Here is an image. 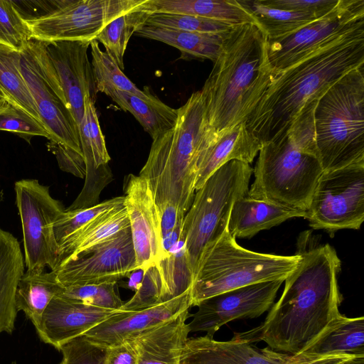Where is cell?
Returning a JSON list of instances; mask_svg holds the SVG:
<instances>
[{
    "label": "cell",
    "mask_w": 364,
    "mask_h": 364,
    "mask_svg": "<svg viewBox=\"0 0 364 364\" xmlns=\"http://www.w3.org/2000/svg\"><path fill=\"white\" fill-rule=\"evenodd\" d=\"M299 259L284 282L279 300L258 326L235 334L250 343L264 341L271 349L299 355L328 323L341 314L338 285L341 262L329 244L301 247Z\"/></svg>",
    "instance_id": "cell-1"
},
{
    "label": "cell",
    "mask_w": 364,
    "mask_h": 364,
    "mask_svg": "<svg viewBox=\"0 0 364 364\" xmlns=\"http://www.w3.org/2000/svg\"><path fill=\"white\" fill-rule=\"evenodd\" d=\"M364 65V25L275 76L246 126L261 144L285 135L303 107Z\"/></svg>",
    "instance_id": "cell-2"
},
{
    "label": "cell",
    "mask_w": 364,
    "mask_h": 364,
    "mask_svg": "<svg viewBox=\"0 0 364 364\" xmlns=\"http://www.w3.org/2000/svg\"><path fill=\"white\" fill-rule=\"evenodd\" d=\"M274 77L264 33L254 24L232 26L200 90L212 133L246 122Z\"/></svg>",
    "instance_id": "cell-3"
},
{
    "label": "cell",
    "mask_w": 364,
    "mask_h": 364,
    "mask_svg": "<svg viewBox=\"0 0 364 364\" xmlns=\"http://www.w3.org/2000/svg\"><path fill=\"white\" fill-rule=\"evenodd\" d=\"M177 109L173 126L153 139L139 176L148 181L157 205L169 202L186 214L200 163L215 135L208 126L200 90Z\"/></svg>",
    "instance_id": "cell-4"
},
{
    "label": "cell",
    "mask_w": 364,
    "mask_h": 364,
    "mask_svg": "<svg viewBox=\"0 0 364 364\" xmlns=\"http://www.w3.org/2000/svg\"><path fill=\"white\" fill-rule=\"evenodd\" d=\"M314 122L323 172L364 162V65L344 75L321 95Z\"/></svg>",
    "instance_id": "cell-5"
},
{
    "label": "cell",
    "mask_w": 364,
    "mask_h": 364,
    "mask_svg": "<svg viewBox=\"0 0 364 364\" xmlns=\"http://www.w3.org/2000/svg\"><path fill=\"white\" fill-rule=\"evenodd\" d=\"M299 255L260 253L239 245L228 227L202 251L193 274L191 305L242 287L284 280L294 269Z\"/></svg>",
    "instance_id": "cell-6"
},
{
    "label": "cell",
    "mask_w": 364,
    "mask_h": 364,
    "mask_svg": "<svg viewBox=\"0 0 364 364\" xmlns=\"http://www.w3.org/2000/svg\"><path fill=\"white\" fill-rule=\"evenodd\" d=\"M248 196L306 211L323 173L318 157L299 148L287 133L262 144Z\"/></svg>",
    "instance_id": "cell-7"
},
{
    "label": "cell",
    "mask_w": 364,
    "mask_h": 364,
    "mask_svg": "<svg viewBox=\"0 0 364 364\" xmlns=\"http://www.w3.org/2000/svg\"><path fill=\"white\" fill-rule=\"evenodd\" d=\"M252 173L250 164L230 161L217 169L195 192L180 237L193 277L205 245L228 227L234 203L247 195Z\"/></svg>",
    "instance_id": "cell-8"
},
{
    "label": "cell",
    "mask_w": 364,
    "mask_h": 364,
    "mask_svg": "<svg viewBox=\"0 0 364 364\" xmlns=\"http://www.w3.org/2000/svg\"><path fill=\"white\" fill-rule=\"evenodd\" d=\"M21 71L36 102L41 122L49 134L48 140L83 155L78 126L43 42L28 41L21 51Z\"/></svg>",
    "instance_id": "cell-9"
},
{
    "label": "cell",
    "mask_w": 364,
    "mask_h": 364,
    "mask_svg": "<svg viewBox=\"0 0 364 364\" xmlns=\"http://www.w3.org/2000/svg\"><path fill=\"white\" fill-rule=\"evenodd\" d=\"M16 201L21 221L24 263L27 271L43 272L46 267L55 270L59 265V247L54 223L65 210L53 198L49 186L37 179L15 183Z\"/></svg>",
    "instance_id": "cell-10"
},
{
    "label": "cell",
    "mask_w": 364,
    "mask_h": 364,
    "mask_svg": "<svg viewBox=\"0 0 364 364\" xmlns=\"http://www.w3.org/2000/svg\"><path fill=\"white\" fill-rule=\"evenodd\" d=\"M306 212L314 230L332 234L359 230L364 220V162L323 172Z\"/></svg>",
    "instance_id": "cell-11"
},
{
    "label": "cell",
    "mask_w": 364,
    "mask_h": 364,
    "mask_svg": "<svg viewBox=\"0 0 364 364\" xmlns=\"http://www.w3.org/2000/svg\"><path fill=\"white\" fill-rule=\"evenodd\" d=\"M145 0H61L50 14L24 20L30 40L41 42L95 40L111 21Z\"/></svg>",
    "instance_id": "cell-12"
},
{
    "label": "cell",
    "mask_w": 364,
    "mask_h": 364,
    "mask_svg": "<svg viewBox=\"0 0 364 364\" xmlns=\"http://www.w3.org/2000/svg\"><path fill=\"white\" fill-rule=\"evenodd\" d=\"M363 25L364 0H340L324 16L285 36L267 39L274 76Z\"/></svg>",
    "instance_id": "cell-13"
},
{
    "label": "cell",
    "mask_w": 364,
    "mask_h": 364,
    "mask_svg": "<svg viewBox=\"0 0 364 364\" xmlns=\"http://www.w3.org/2000/svg\"><path fill=\"white\" fill-rule=\"evenodd\" d=\"M138 269L129 227L55 271L63 287L117 282Z\"/></svg>",
    "instance_id": "cell-14"
},
{
    "label": "cell",
    "mask_w": 364,
    "mask_h": 364,
    "mask_svg": "<svg viewBox=\"0 0 364 364\" xmlns=\"http://www.w3.org/2000/svg\"><path fill=\"white\" fill-rule=\"evenodd\" d=\"M284 280L259 282L230 290L200 302L188 323L191 332H205L213 337L226 323L242 318H255L269 310Z\"/></svg>",
    "instance_id": "cell-15"
},
{
    "label": "cell",
    "mask_w": 364,
    "mask_h": 364,
    "mask_svg": "<svg viewBox=\"0 0 364 364\" xmlns=\"http://www.w3.org/2000/svg\"><path fill=\"white\" fill-rule=\"evenodd\" d=\"M124 185L136 264L138 269L144 270L167 257L163 248L159 210L145 178L129 174Z\"/></svg>",
    "instance_id": "cell-16"
},
{
    "label": "cell",
    "mask_w": 364,
    "mask_h": 364,
    "mask_svg": "<svg viewBox=\"0 0 364 364\" xmlns=\"http://www.w3.org/2000/svg\"><path fill=\"white\" fill-rule=\"evenodd\" d=\"M57 73L68 109L78 128L85 112V100H95L97 90L91 63L89 42H43Z\"/></svg>",
    "instance_id": "cell-17"
},
{
    "label": "cell",
    "mask_w": 364,
    "mask_h": 364,
    "mask_svg": "<svg viewBox=\"0 0 364 364\" xmlns=\"http://www.w3.org/2000/svg\"><path fill=\"white\" fill-rule=\"evenodd\" d=\"M312 355H289L269 347L258 349L233 337L218 341L208 336L188 338L180 364H303Z\"/></svg>",
    "instance_id": "cell-18"
},
{
    "label": "cell",
    "mask_w": 364,
    "mask_h": 364,
    "mask_svg": "<svg viewBox=\"0 0 364 364\" xmlns=\"http://www.w3.org/2000/svg\"><path fill=\"white\" fill-rule=\"evenodd\" d=\"M191 289L156 306L133 311H119L84 336L91 342L111 348L131 340L189 309Z\"/></svg>",
    "instance_id": "cell-19"
},
{
    "label": "cell",
    "mask_w": 364,
    "mask_h": 364,
    "mask_svg": "<svg viewBox=\"0 0 364 364\" xmlns=\"http://www.w3.org/2000/svg\"><path fill=\"white\" fill-rule=\"evenodd\" d=\"M120 310L100 308L55 296L36 328L40 338L58 350Z\"/></svg>",
    "instance_id": "cell-20"
},
{
    "label": "cell",
    "mask_w": 364,
    "mask_h": 364,
    "mask_svg": "<svg viewBox=\"0 0 364 364\" xmlns=\"http://www.w3.org/2000/svg\"><path fill=\"white\" fill-rule=\"evenodd\" d=\"M80 139L85 164L83 188L77 202L90 207L99 203L100 195L112 181L113 175L109 161L105 139L99 123L95 101L90 97L85 100V112L79 125Z\"/></svg>",
    "instance_id": "cell-21"
},
{
    "label": "cell",
    "mask_w": 364,
    "mask_h": 364,
    "mask_svg": "<svg viewBox=\"0 0 364 364\" xmlns=\"http://www.w3.org/2000/svg\"><path fill=\"white\" fill-rule=\"evenodd\" d=\"M188 309L131 339L138 364H180L190 331Z\"/></svg>",
    "instance_id": "cell-22"
},
{
    "label": "cell",
    "mask_w": 364,
    "mask_h": 364,
    "mask_svg": "<svg viewBox=\"0 0 364 364\" xmlns=\"http://www.w3.org/2000/svg\"><path fill=\"white\" fill-rule=\"evenodd\" d=\"M261 146L258 139L247 129L245 122L215 134L200 163L195 192L223 164L233 160L250 164L258 154Z\"/></svg>",
    "instance_id": "cell-23"
},
{
    "label": "cell",
    "mask_w": 364,
    "mask_h": 364,
    "mask_svg": "<svg viewBox=\"0 0 364 364\" xmlns=\"http://www.w3.org/2000/svg\"><path fill=\"white\" fill-rule=\"evenodd\" d=\"M306 216L304 210L255 199L247 193L234 203L229 217L228 230L235 238H250L261 230H269L290 218H306Z\"/></svg>",
    "instance_id": "cell-24"
},
{
    "label": "cell",
    "mask_w": 364,
    "mask_h": 364,
    "mask_svg": "<svg viewBox=\"0 0 364 364\" xmlns=\"http://www.w3.org/2000/svg\"><path fill=\"white\" fill-rule=\"evenodd\" d=\"M24 264L18 241L0 228V333H12L14 329L18 313L15 296Z\"/></svg>",
    "instance_id": "cell-25"
},
{
    "label": "cell",
    "mask_w": 364,
    "mask_h": 364,
    "mask_svg": "<svg viewBox=\"0 0 364 364\" xmlns=\"http://www.w3.org/2000/svg\"><path fill=\"white\" fill-rule=\"evenodd\" d=\"M129 227L124 203L99 215L58 243V267Z\"/></svg>",
    "instance_id": "cell-26"
},
{
    "label": "cell",
    "mask_w": 364,
    "mask_h": 364,
    "mask_svg": "<svg viewBox=\"0 0 364 364\" xmlns=\"http://www.w3.org/2000/svg\"><path fill=\"white\" fill-rule=\"evenodd\" d=\"M300 353L364 357V317L348 318L341 314Z\"/></svg>",
    "instance_id": "cell-27"
},
{
    "label": "cell",
    "mask_w": 364,
    "mask_h": 364,
    "mask_svg": "<svg viewBox=\"0 0 364 364\" xmlns=\"http://www.w3.org/2000/svg\"><path fill=\"white\" fill-rule=\"evenodd\" d=\"M228 31L206 33L145 25L136 35L176 48L184 58L208 59L214 63L221 52Z\"/></svg>",
    "instance_id": "cell-28"
},
{
    "label": "cell",
    "mask_w": 364,
    "mask_h": 364,
    "mask_svg": "<svg viewBox=\"0 0 364 364\" xmlns=\"http://www.w3.org/2000/svg\"><path fill=\"white\" fill-rule=\"evenodd\" d=\"M102 92L121 109L129 112L152 140L171 128L176 122L178 109L168 106L156 96L146 100L115 88H107Z\"/></svg>",
    "instance_id": "cell-29"
},
{
    "label": "cell",
    "mask_w": 364,
    "mask_h": 364,
    "mask_svg": "<svg viewBox=\"0 0 364 364\" xmlns=\"http://www.w3.org/2000/svg\"><path fill=\"white\" fill-rule=\"evenodd\" d=\"M155 12L188 14L231 26L254 24V18L237 0H151Z\"/></svg>",
    "instance_id": "cell-30"
},
{
    "label": "cell",
    "mask_w": 364,
    "mask_h": 364,
    "mask_svg": "<svg viewBox=\"0 0 364 364\" xmlns=\"http://www.w3.org/2000/svg\"><path fill=\"white\" fill-rule=\"evenodd\" d=\"M63 289L55 271H26L20 279L16 291L17 311H22L36 328L51 300Z\"/></svg>",
    "instance_id": "cell-31"
},
{
    "label": "cell",
    "mask_w": 364,
    "mask_h": 364,
    "mask_svg": "<svg viewBox=\"0 0 364 364\" xmlns=\"http://www.w3.org/2000/svg\"><path fill=\"white\" fill-rule=\"evenodd\" d=\"M155 12L151 0L144 2L119 16L100 32L96 39L121 70L124 68V55L131 36L136 33Z\"/></svg>",
    "instance_id": "cell-32"
},
{
    "label": "cell",
    "mask_w": 364,
    "mask_h": 364,
    "mask_svg": "<svg viewBox=\"0 0 364 364\" xmlns=\"http://www.w3.org/2000/svg\"><path fill=\"white\" fill-rule=\"evenodd\" d=\"M21 51L0 43V91L6 101L41 122L36 102L21 71Z\"/></svg>",
    "instance_id": "cell-33"
},
{
    "label": "cell",
    "mask_w": 364,
    "mask_h": 364,
    "mask_svg": "<svg viewBox=\"0 0 364 364\" xmlns=\"http://www.w3.org/2000/svg\"><path fill=\"white\" fill-rule=\"evenodd\" d=\"M237 1L254 18L267 39L285 36L318 18L311 14L269 7L260 4L259 0Z\"/></svg>",
    "instance_id": "cell-34"
},
{
    "label": "cell",
    "mask_w": 364,
    "mask_h": 364,
    "mask_svg": "<svg viewBox=\"0 0 364 364\" xmlns=\"http://www.w3.org/2000/svg\"><path fill=\"white\" fill-rule=\"evenodd\" d=\"M91 65L97 92H102L107 88H115L129 92L141 98L150 100L155 97L149 90H139L122 72L117 63L101 50L99 42L93 40L90 43Z\"/></svg>",
    "instance_id": "cell-35"
},
{
    "label": "cell",
    "mask_w": 364,
    "mask_h": 364,
    "mask_svg": "<svg viewBox=\"0 0 364 364\" xmlns=\"http://www.w3.org/2000/svg\"><path fill=\"white\" fill-rule=\"evenodd\" d=\"M166 287L159 262L144 270L141 283L134 295L120 310L139 311L167 301ZM169 301V300H168Z\"/></svg>",
    "instance_id": "cell-36"
},
{
    "label": "cell",
    "mask_w": 364,
    "mask_h": 364,
    "mask_svg": "<svg viewBox=\"0 0 364 364\" xmlns=\"http://www.w3.org/2000/svg\"><path fill=\"white\" fill-rule=\"evenodd\" d=\"M146 25L206 33H225L234 26L197 16L166 12H154L149 17Z\"/></svg>",
    "instance_id": "cell-37"
},
{
    "label": "cell",
    "mask_w": 364,
    "mask_h": 364,
    "mask_svg": "<svg viewBox=\"0 0 364 364\" xmlns=\"http://www.w3.org/2000/svg\"><path fill=\"white\" fill-rule=\"evenodd\" d=\"M124 203L123 196L105 200L87 208L65 210L54 223L53 230L58 245L99 215Z\"/></svg>",
    "instance_id": "cell-38"
},
{
    "label": "cell",
    "mask_w": 364,
    "mask_h": 364,
    "mask_svg": "<svg viewBox=\"0 0 364 364\" xmlns=\"http://www.w3.org/2000/svg\"><path fill=\"white\" fill-rule=\"evenodd\" d=\"M116 285L117 282H107L63 287L56 296L100 308L120 310L124 302L116 291Z\"/></svg>",
    "instance_id": "cell-39"
},
{
    "label": "cell",
    "mask_w": 364,
    "mask_h": 364,
    "mask_svg": "<svg viewBox=\"0 0 364 364\" xmlns=\"http://www.w3.org/2000/svg\"><path fill=\"white\" fill-rule=\"evenodd\" d=\"M0 131L16 133L28 142L34 136L49 139V134L43 124L11 101H6L0 107Z\"/></svg>",
    "instance_id": "cell-40"
},
{
    "label": "cell",
    "mask_w": 364,
    "mask_h": 364,
    "mask_svg": "<svg viewBox=\"0 0 364 364\" xmlns=\"http://www.w3.org/2000/svg\"><path fill=\"white\" fill-rule=\"evenodd\" d=\"M29 41L28 28L12 1L0 0V43L22 51Z\"/></svg>",
    "instance_id": "cell-41"
},
{
    "label": "cell",
    "mask_w": 364,
    "mask_h": 364,
    "mask_svg": "<svg viewBox=\"0 0 364 364\" xmlns=\"http://www.w3.org/2000/svg\"><path fill=\"white\" fill-rule=\"evenodd\" d=\"M59 364H107L109 348L91 342L84 335L64 344Z\"/></svg>",
    "instance_id": "cell-42"
},
{
    "label": "cell",
    "mask_w": 364,
    "mask_h": 364,
    "mask_svg": "<svg viewBox=\"0 0 364 364\" xmlns=\"http://www.w3.org/2000/svg\"><path fill=\"white\" fill-rule=\"evenodd\" d=\"M262 5L290 11L301 12L321 18L331 11L340 0H259Z\"/></svg>",
    "instance_id": "cell-43"
},
{
    "label": "cell",
    "mask_w": 364,
    "mask_h": 364,
    "mask_svg": "<svg viewBox=\"0 0 364 364\" xmlns=\"http://www.w3.org/2000/svg\"><path fill=\"white\" fill-rule=\"evenodd\" d=\"M47 146L55 156L61 170L78 178H85V164L83 155L51 141L48 143Z\"/></svg>",
    "instance_id": "cell-44"
},
{
    "label": "cell",
    "mask_w": 364,
    "mask_h": 364,
    "mask_svg": "<svg viewBox=\"0 0 364 364\" xmlns=\"http://www.w3.org/2000/svg\"><path fill=\"white\" fill-rule=\"evenodd\" d=\"M160 218L162 241L166 239L176 228L181 227L185 213L176 205L165 202L157 205Z\"/></svg>",
    "instance_id": "cell-45"
},
{
    "label": "cell",
    "mask_w": 364,
    "mask_h": 364,
    "mask_svg": "<svg viewBox=\"0 0 364 364\" xmlns=\"http://www.w3.org/2000/svg\"><path fill=\"white\" fill-rule=\"evenodd\" d=\"M107 364H138L136 351L132 340L109 348Z\"/></svg>",
    "instance_id": "cell-46"
},
{
    "label": "cell",
    "mask_w": 364,
    "mask_h": 364,
    "mask_svg": "<svg viewBox=\"0 0 364 364\" xmlns=\"http://www.w3.org/2000/svg\"><path fill=\"white\" fill-rule=\"evenodd\" d=\"M130 274H132V276L130 277L128 286L129 288L136 291L141 283L144 270L136 269L135 271L132 272Z\"/></svg>",
    "instance_id": "cell-47"
},
{
    "label": "cell",
    "mask_w": 364,
    "mask_h": 364,
    "mask_svg": "<svg viewBox=\"0 0 364 364\" xmlns=\"http://www.w3.org/2000/svg\"><path fill=\"white\" fill-rule=\"evenodd\" d=\"M341 364H364V357H354Z\"/></svg>",
    "instance_id": "cell-48"
},
{
    "label": "cell",
    "mask_w": 364,
    "mask_h": 364,
    "mask_svg": "<svg viewBox=\"0 0 364 364\" xmlns=\"http://www.w3.org/2000/svg\"><path fill=\"white\" fill-rule=\"evenodd\" d=\"M6 97L4 94L0 91V107L6 103Z\"/></svg>",
    "instance_id": "cell-49"
},
{
    "label": "cell",
    "mask_w": 364,
    "mask_h": 364,
    "mask_svg": "<svg viewBox=\"0 0 364 364\" xmlns=\"http://www.w3.org/2000/svg\"><path fill=\"white\" fill-rule=\"evenodd\" d=\"M11 364H17V363H16V361H13V362H11Z\"/></svg>",
    "instance_id": "cell-50"
}]
</instances>
